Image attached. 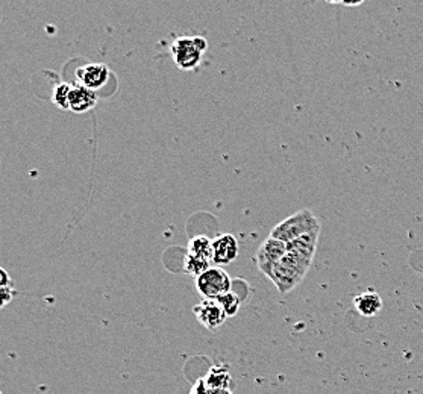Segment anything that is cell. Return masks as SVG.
Returning <instances> with one entry per match:
<instances>
[{
	"mask_svg": "<svg viewBox=\"0 0 423 394\" xmlns=\"http://www.w3.org/2000/svg\"><path fill=\"white\" fill-rule=\"evenodd\" d=\"M311 263L313 258L287 247L285 255L279 259V263L273 268L269 279L275 284L281 295H288L304 281L310 270Z\"/></svg>",
	"mask_w": 423,
	"mask_h": 394,
	"instance_id": "1",
	"label": "cell"
},
{
	"mask_svg": "<svg viewBox=\"0 0 423 394\" xmlns=\"http://www.w3.org/2000/svg\"><path fill=\"white\" fill-rule=\"evenodd\" d=\"M0 394H2V391H0Z\"/></svg>",
	"mask_w": 423,
	"mask_h": 394,
	"instance_id": "23",
	"label": "cell"
},
{
	"mask_svg": "<svg viewBox=\"0 0 423 394\" xmlns=\"http://www.w3.org/2000/svg\"><path fill=\"white\" fill-rule=\"evenodd\" d=\"M219 304L222 305V308L225 309V313L228 317H234L238 309H240V305H242V300H240L238 295L234 291H228L225 293V295H222L220 297H217Z\"/></svg>",
	"mask_w": 423,
	"mask_h": 394,
	"instance_id": "16",
	"label": "cell"
},
{
	"mask_svg": "<svg viewBox=\"0 0 423 394\" xmlns=\"http://www.w3.org/2000/svg\"><path fill=\"white\" fill-rule=\"evenodd\" d=\"M70 91H72V85L65 82L58 83V85L53 88L52 100H53V104L60 108V110H69Z\"/></svg>",
	"mask_w": 423,
	"mask_h": 394,
	"instance_id": "15",
	"label": "cell"
},
{
	"mask_svg": "<svg viewBox=\"0 0 423 394\" xmlns=\"http://www.w3.org/2000/svg\"><path fill=\"white\" fill-rule=\"evenodd\" d=\"M326 2H328V3H342L343 0H326Z\"/></svg>",
	"mask_w": 423,
	"mask_h": 394,
	"instance_id": "22",
	"label": "cell"
},
{
	"mask_svg": "<svg viewBox=\"0 0 423 394\" xmlns=\"http://www.w3.org/2000/svg\"><path fill=\"white\" fill-rule=\"evenodd\" d=\"M205 381L210 385V388L213 391L231 390V387H232V376L226 366L211 367L210 372L205 376Z\"/></svg>",
	"mask_w": 423,
	"mask_h": 394,
	"instance_id": "11",
	"label": "cell"
},
{
	"mask_svg": "<svg viewBox=\"0 0 423 394\" xmlns=\"http://www.w3.org/2000/svg\"><path fill=\"white\" fill-rule=\"evenodd\" d=\"M14 297V291L11 287H3L0 288V308L6 306Z\"/></svg>",
	"mask_w": 423,
	"mask_h": 394,
	"instance_id": "18",
	"label": "cell"
},
{
	"mask_svg": "<svg viewBox=\"0 0 423 394\" xmlns=\"http://www.w3.org/2000/svg\"><path fill=\"white\" fill-rule=\"evenodd\" d=\"M320 229V223L316 215L310 209H301L293 215L287 217L285 220L279 222L275 228L272 229L270 237L278 238L284 243H290L299 238L304 233Z\"/></svg>",
	"mask_w": 423,
	"mask_h": 394,
	"instance_id": "2",
	"label": "cell"
},
{
	"mask_svg": "<svg viewBox=\"0 0 423 394\" xmlns=\"http://www.w3.org/2000/svg\"><path fill=\"white\" fill-rule=\"evenodd\" d=\"M232 281L222 267H210L196 278V288L204 299H217L231 291Z\"/></svg>",
	"mask_w": 423,
	"mask_h": 394,
	"instance_id": "3",
	"label": "cell"
},
{
	"mask_svg": "<svg viewBox=\"0 0 423 394\" xmlns=\"http://www.w3.org/2000/svg\"><path fill=\"white\" fill-rule=\"evenodd\" d=\"M210 263H211L210 259L199 258V256L187 254L185 261H184V268L188 274H193L197 278L199 274H202L205 270H208Z\"/></svg>",
	"mask_w": 423,
	"mask_h": 394,
	"instance_id": "14",
	"label": "cell"
},
{
	"mask_svg": "<svg viewBox=\"0 0 423 394\" xmlns=\"http://www.w3.org/2000/svg\"><path fill=\"white\" fill-rule=\"evenodd\" d=\"M3 287H11V278L6 270L0 268V288H3Z\"/></svg>",
	"mask_w": 423,
	"mask_h": 394,
	"instance_id": "19",
	"label": "cell"
},
{
	"mask_svg": "<svg viewBox=\"0 0 423 394\" xmlns=\"http://www.w3.org/2000/svg\"><path fill=\"white\" fill-rule=\"evenodd\" d=\"M364 2H366V0H343L342 3L346 5V6H360Z\"/></svg>",
	"mask_w": 423,
	"mask_h": 394,
	"instance_id": "20",
	"label": "cell"
},
{
	"mask_svg": "<svg viewBox=\"0 0 423 394\" xmlns=\"http://www.w3.org/2000/svg\"><path fill=\"white\" fill-rule=\"evenodd\" d=\"M193 311L197 322L210 331H215L217 328H220L228 318L225 309L222 308L217 299H204L201 304H197L193 308Z\"/></svg>",
	"mask_w": 423,
	"mask_h": 394,
	"instance_id": "6",
	"label": "cell"
},
{
	"mask_svg": "<svg viewBox=\"0 0 423 394\" xmlns=\"http://www.w3.org/2000/svg\"><path fill=\"white\" fill-rule=\"evenodd\" d=\"M319 236H320V229L311 231L308 233H304V236H301L299 238L287 243V247L297 250V252H301V254L310 256V258H314V254H316V247H317Z\"/></svg>",
	"mask_w": 423,
	"mask_h": 394,
	"instance_id": "12",
	"label": "cell"
},
{
	"mask_svg": "<svg viewBox=\"0 0 423 394\" xmlns=\"http://www.w3.org/2000/svg\"><path fill=\"white\" fill-rule=\"evenodd\" d=\"M238 256V241L232 233H223L213 241V259L215 265H226Z\"/></svg>",
	"mask_w": 423,
	"mask_h": 394,
	"instance_id": "8",
	"label": "cell"
},
{
	"mask_svg": "<svg viewBox=\"0 0 423 394\" xmlns=\"http://www.w3.org/2000/svg\"><path fill=\"white\" fill-rule=\"evenodd\" d=\"M76 79L81 85L96 91L102 88L110 79V69H108V65L101 63L82 65L76 70Z\"/></svg>",
	"mask_w": 423,
	"mask_h": 394,
	"instance_id": "7",
	"label": "cell"
},
{
	"mask_svg": "<svg viewBox=\"0 0 423 394\" xmlns=\"http://www.w3.org/2000/svg\"><path fill=\"white\" fill-rule=\"evenodd\" d=\"M190 394H214V391L210 388V385L206 384L205 378H202L194 382L192 390H190Z\"/></svg>",
	"mask_w": 423,
	"mask_h": 394,
	"instance_id": "17",
	"label": "cell"
},
{
	"mask_svg": "<svg viewBox=\"0 0 423 394\" xmlns=\"http://www.w3.org/2000/svg\"><path fill=\"white\" fill-rule=\"evenodd\" d=\"M97 100L99 97L94 90H90L84 85H81V83H78V85H72L69 110L76 114L87 113L90 110H93V108L97 105Z\"/></svg>",
	"mask_w": 423,
	"mask_h": 394,
	"instance_id": "9",
	"label": "cell"
},
{
	"mask_svg": "<svg viewBox=\"0 0 423 394\" xmlns=\"http://www.w3.org/2000/svg\"><path fill=\"white\" fill-rule=\"evenodd\" d=\"M214 394H232L231 390H219V391H214Z\"/></svg>",
	"mask_w": 423,
	"mask_h": 394,
	"instance_id": "21",
	"label": "cell"
},
{
	"mask_svg": "<svg viewBox=\"0 0 423 394\" xmlns=\"http://www.w3.org/2000/svg\"><path fill=\"white\" fill-rule=\"evenodd\" d=\"M190 255H194L199 258L213 259V241L205 236H196L188 241V252Z\"/></svg>",
	"mask_w": 423,
	"mask_h": 394,
	"instance_id": "13",
	"label": "cell"
},
{
	"mask_svg": "<svg viewBox=\"0 0 423 394\" xmlns=\"http://www.w3.org/2000/svg\"><path fill=\"white\" fill-rule=\"evenodd\" d=\"M354 306L363 317H375L383 309V299L375 291H364L354 297Z\"/></svg>",
	"mask_w": 423,
	"mask_h": 394,
	"instance_id": "10",
	"label": "cell"
},
{
	"mask_svg": "<svg viewBox=\"0 0 423 394\" xmlns=\"http://www.w3.org/2000/svg\"><path fill=\"white\" fill-rule=\"evenodd\" d=\"M170 52L178 69L184 72L197 69L204 56V52L196 44L194 37L176 38L170 46Z\"/></svg>",
	"mask_w": 423,
	"mask_h": 394,
	"instance_id": "4",
	"label": "cell"
},
{
	"mask_svg": "<svg viewBox=\"0 0 423 394\" xmlns=\"http://www.w3.org/2000/svg\"><path fill=\"white\" fill-rule=\"evenodd\" d=\"M285 252L287 243L269 236L261 243L258 250H256V267H258L267 278H270L273 268L279 263V259L285 255Z\"/></svg>",
	"mask_w": 423,
	"mask_h": 394,
	"instance_id": "5",
	"label": "cell"
}]
</instances>
